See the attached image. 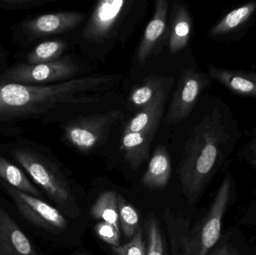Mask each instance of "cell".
<instances>
[{
  "label": "cell",
  "instance_id": "obj_3",
  "mask_svg": "<svg viewBox=\"0 0 256 255\" xmlns=\"http://www.w3.org/2000/svg\"><path fill=\"white\" fill-rule=\"evenodd\" d=\"M232 177L226 175L208 214L190 229L180 221L171 225L173 255H208L221 236L222 220L230 207L233 193Z\"/></svg>",
  "mask_w": 256,
  "mask_h": 255
},
{
  "label": "cell",
  "instance_id": "obj_14",
  "mask_svg": "<svg viewBox=\"0 0 256 255\" xmlns=\"http://www.w3.org/2000/svg\"><path fill=\"white\" fill-rule=\"evenodd\" d=\"M172 175V161L166 147L155 148L147 170L142 177L141 184L150 190H162L168 185Z\"/></svg>",
  "mask_w": 256,
  "mask_h": 255
},
{
  "label": "cell",
  "instance_id": "obj_18",
  "mask_svg": "<svg viewBox=\"0 0 256 255\" xmlns=\"http://www.w3.org/2000/svg\"><path fill=\"white\" fill-rule=\"evenodd\" d=\"M173 76L150 75L143 81L141 85L131 91L129 103L137 109H144L156 99L160 93L167 87L173 85Z\"/></svg>",
  "mask_w": 256,
  "mask_h": 255
},
{
  "label": "cell",
  "instance_id": "obj_17",
  "mask_svg": "<svg viewBox=\"0 0 256 255\" xmlns=\"http://www.w3.org/2000/svg\"><path fill=\"white\" fill-rule=\"evenodd\" d=\"M153 138L140 132L122 133L120 148L132 170L138 169L147 160Z\"/></svg>",
  "mask_w": 256,
  "mask_h": 255
},
{
  "label": "cell",
  "instance_id": "obj_32",
  "mask_svg": "<svg viewBox=\"0 0 256 255\" xmlns=\"http://www.w3.org/2000/svg\"></svg>",
  "mask_w": 256,
  "mask_h": 255
},
{
  "label": "cell",
  "instance_id": "obj_10",
  "mask_svg": "<svg viewBox=\"0 0 256 255\" xmlns=\"http://www.w3.org/2000/svg\"><path fill=\"white\" fill-rule=\"evenodd\" d=\"M84 20V15L78 12L46 13L26 21L22 24V29L31 37H45L74 29Z\"/></svg>",
  "mask_w": 256,
  "mask_h": 255
},
{
  "label": "cell",
  "instance_id": "obj_30",
  "mask_svg": "<svg viewBox=\"0 0 256 255\" xmlns=\"http://www.w3.org/2000/svg\"><path fill=\"white\" fill-rule=\"evenodd\" d=\"M251 163H252V165L254 167L256 168V159H254V160L251 161Z\"/></svg>",
  "mask_w": 256,
  "mask_h": 255
},
{
  "label": "cell",
  "instance_id": "obj_26",
  "mask_svg": "<svg viewBox=\"0 0 256 255\" xmlns=\"http://www.w3.org/2000/svg\"><path fill=\"white\" fill-rule=\"evenodd\" d=\"M94 232L99 238L104 241L111 247H120L121 233L112 225L100 221L94 226Z\"/></svg>",
  "mask_w": 256,
  "mask_h": 255
},
{
  "label": "cell",
  "instance_id": "obj_23",
  "mask_svg": "<svg viewBox=\"0 0 256 255\" xmlns=\"http://www.w3.org/2000/svg\"><path fill=\"white\" fill-rule=\"evenodd\" d=\"M147 255H166L164 237L158 220L149 214L144 223Z\"/></svg>",
  "mask_w": 256,
  "mask_h": 255
},
{
  "label": "cell",
  "instance_id": "obj_28",
  "mask_svg": "<svg viewBox=\"0 0 256 255\" xmlns=\"http://www.w3.org/2000/svg\"><path fill=\"white\" fill-rule=\"evenodd\" d=\"M212 255H240L236 247L230 244H225L215 250Z\"/></svg>",
  "mask_w": 256,
  "mask_h": 255
},
{
  "label": "cell",
  "instance_id": "obj_15",
  "mask_svg": "<svg viewBox=\"0 0 256 255\" xmlns=\"http://www.w3.org/2000/svg\"><path fill=\"white\" fill-rule=\"evenodd\" d=\"M208 69L212 79L239 95L256 99V73L226 70L212 65Z\"/></svg>",
  "mask_w": 256,
  "mask_h": 255
},
{
  "label": "cell",
  "instance_id": "obj_16",
  "mask_svg": "<svg viewBox=\"0 0 256 255\" xmlns=\"http://www.w3.org/2000/svg\"><path fill=\"white\" fill-rule=\"evenodd\" d=\"M192 32V19L186 7L182 4L173 6L168 49L177 53L188 46Z\"/></svg>",
  "mask_w": 256,
  "mask_h": 255
},
{
  "label": "cell",
  "instance_id": "obj_13",
  "mask_svg": "<svg viewBox=\"0 0 256 255\" xmlns=\"http://www.w3.org/2000/svg\"><path fill=\"white\" fill-rule=\"evenodd\" d=\"M168 8L166 0H158L155 3L153 17L148 24L137 49L136 58L140 64H144L148 59L165 32Z\"/></svg>",
  "mask_w": 256,
  "mask_h": 255
},
{
  "label": "cell",
  "instance_id": "obj_20",
  "mask_svg": "<svg viewBox=\"0 0 256 255\" xmlns=\"http://www.w3.org/2000/svg\"><path fill=\"white\" fill-rule=\"evenodd\" d=\"M118 193L106 191L102 193L92 206L90 215L94 220L109 223L120 232Z\"/></svg>",
  "mask_w": 256,
  "mask_h": 255
},
{
  "label": "cell",
  "instance_id": "obj_21",
  "mask_svg": "<svg viewBox=\"0 0 256 255\" xmlns=\"http://www.w3.org/2000/svg\"><path fill=\"white\" fill-rule=\"evenodd\" d=\"M0 178L13 188L31 195L34 197H42L40 192L30 182L22 170L0 156Z\"/></svg>",
  "mask_w": 256,
  "mask_h": 255
},
{
  "label": "cell",
  "instance_id": "obj_25",
  "mask_svg": "<svg viewBox=\"0 0 256 255\" xmlns=\"http://www.w3.org/2000/svg\"><path fill=\"white\" fill-rule=\"evenodd\" d=\"M114 255H147L146 244L143 240L142 232L138 229L128 244L118 247H111Z\"/></svg>",
  "mask_w": 256,
  "mask_h": 255
},
{
  "label": "cell",
  "instance_id": "obj_22",
  "mask_svg": "<svg viewBox=\"0 0 256 255\" xmlns=\"http://www.w3.org/2000/svg\"><path fill=\"white\" fill-rule=\"evenodd\" d=\"M67 46L64 40H52L43 42L27 55V64H46L56 61L61 58Z\"/></svg>",
  "mask_w": 256,
  "mask_h": 255
},
{
  "label": "cell",
  "instance_id": "obj_4",
  "mask_svg": "<svg viewBox=\"0 0 256 255\" xmlns=\"http://www.w3.org/2000/svg\"><path fill=\"white\" fill-rule=\"evenodd\" d=\"M18 163L33 181L68 217H79L80 210L64 175L55 163L30 149H15L12 152Z\"/></svg>",
  "mask_w": 256,
  "mask_h": 255
},
{
  "label": "cell",
  "instance_id": "obj_1",
  "mask_svg": "<svg viewBox=\"0 0 256 255\" xmlns=\"http://www.w3.org/2000/svg\"><path fill=\"white\" fill-rule=\"evenodd\" d=\"M222 120L214 109L194 127L185 143L178 174L190 205L198 202L222 164L230 138Z\"/></svg>",
  "mask_w": 256,
  "mask_h": 255
},
{
  "label": "cell",
  "instance_id": "obj_29",
  "mask_svg": "<svg viewBox=\"0 0 256 255\" xmlns=\"http://www.w3.org/2000/svg\"><path fill=\"white\" fill-rule=\"evenodd\" d=\"M251 151H252V156H254V159H256V140L250 146Z\"/></svg>",
  "mask_w": 256,
  "mask_h": 255
},
{
  "label": "cell",
  "instance_id": "obj_7",
  "mask_svg": "<svg viewBox=\"0 0 256 255\" xmlns=\"http://www.w3.org/2000/svg\"><path fill=\"white\" fill-rule=\"evenodd\" d=\"M3 187L13 199L20 215L28 223L55 234L62 232L67 227V220L56 208L7 184Z\"/></svg>",
  "mask_w": 256,
  "mask_h": 255
},
{
  "label": "cell",
  "instance_id": "obj_12",
  "mask_svg": "<svg viewBox=\"0 0 256 255\" xmlns=\"http://www.w3.org/2000/svg\"><path fill=\"white\" fill-rule=\"evenodd\" d=\"M172 86V85L164 88L152 103L130 120L122 133L140 132L154 137L160 123L166 101Z\"/></svg>",
  "mask_w": 256,
  "mask_h": 255
},
{
  "label": "cell",
  "instance_id": "obj_27",
  "mask_svg": "<svg viewBox=\"0 0 256 255\" xmlns=\"http://www.w3.org/2000/svg\"><path fill=\"white\" fill-rule=\"evenodd\" d=\"M51 0H0V8L4 10H25L39 7Z\"/></svg>",
  "mask_w": 256,
  "mask_h": 255
},
{
  "label": "cell",
  "instance_id": "obj_19",
  "mask_svg": "<svg viewBox=\"0 0 256 255\" xmlns=\"http://www.w3.org/2000/svg\"><path fill=\"white\" fill-rule=\"evenodd\" d=\"M256 10V1L243 4L227 13L210 29V37H221L238 31L252 18Z\"/></svg>",
  "mask_w": 256,
  "mask_h": 255
},
{
  "label": "cell",
  "instance_id": "obj_5",
  "mask_svg": "<svg viewBox=\"0 0 256 255\" xmlns=\"http://www.w3.org/2000/svg\"><path fill=\"white\" fill-rule=\"evenodd\" d=\"M123 118L120 110L82 115L64 127L66 142L76 149L88 152L104 143L114 124Z\"/></svg>",
  "mask_w": 256,
  "mask_h": 255
},
{
  "label": "cell",
  "instance_id": "obj_6",
  "mask_svg": "<svg viewBox=\"0 0 256 255\" xmlns=\"http://www.w3.org/2000/svg\"><path fill=\"white\" fill-rule=\"evenodd\" d=\"M78 71V64L70 56L61 57L56 61L46 64H18L0 76V85L16 83L44 85L57 81H67Z\"/></svg>",
  "mask_w": 256,
  "mask_h": 255
},
{
  "label": "cell",
  "instance_id": "obj_11",
  "mask_svg": "<svg viewBox=\"0 0 256 255\" xmlns=\"http://www.w3.org/2000/svg\"><path fill=\"white\" fill-rule=\"evenodd\" d=\"M0 255H38L30 240L1 206Z\"/></svg>",
  "mask_w": 256,
  "mask_h": 255
},
{
  "label": "cell",
  "instance_id": "obj_8",
  "mask_svg": "<svg viewBox=\"0 0 256 255\" xmlns=\"http://www.w3.org/2000/svg\"><path fill=\"white\" fill-rule=\"evenodd\" d=\"M208 83V79L206 74L192 68L184 70L164 119L165 122L174 125L184 121Z\"/></svg>",
  "mask_w": 256,
  "mask_h": 255
},
{
  "label": "cell",
  "instance_id": "obj_2",
  "mask_svg": "<svg viewBox=\"0 0 256 255\" xmlns=\"http://www.w3.org/2000/svg\"><path fill=\"white\" fill-rule=\"evenodd\" d=\"M112 77L86 76L69 79L55 85L22 84L0 85V121L36 116L64 103L82 104L98 101L96 97L78 94L98 91Z\"/></svg>",
  "mask_w": 256,
  "mask_h": 255
},
{
  "label": "cell",
  "instance_id": "obj_24",
  "mask_svg": "<svg viewBox=\"0 0 256 255\" xmlns=\"http://www.w3.org/2000/svg\"><path fill=\"white\" fill-rule=\"evenodd\" d=\"M118 205L120 228L127 238H132L140 229L138 212L120 194L118 196Z\"/></svg>",
  "mask_w": 256,
  "mask_h": 255
},
{
  "label": "cell",
  "instance_id": "obj_9",
  "mask_svg": "<svg viewBox=\"0 0 256 255\" xmlns=\"http://www.w3.org/2000/svg\"><path fill=\"white\" fill-rule=\"evenodd\" d=\"M128 1L102 0L98 1L82 29V37L90 42L100 43L110 38L122 16Z\"/></svg>",
  "mask_w": 256,
  "mask_h": 255
},
{
  "label": "cell",
  "instance_id": "obj_31",
  "mask_svg": "<svg viewBox=\"0 0 256 255\" xmlns=\"http://www.w3.org/2000/svg\"><path fill=\"white\" fill-rule=\"evenodd\" d=\"M1 57H2V53H1V52H0V58H1Z\"/></svg>",
  "mask_w": 256,
  "mask_h": 255
}]
</instances>
